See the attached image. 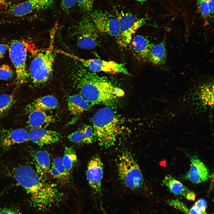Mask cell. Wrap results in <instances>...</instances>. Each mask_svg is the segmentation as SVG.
Returning a JSON list of instances; mask_svg holds the SVG:
<instances>
[{
    "label": "cell",
    "mask_w": 214,
    "mask_h": 214,
    "mask_svg": "<svg viewBox=\"0 0 214 214\" xmlns=\"http://www.w3.org/2000/svg\"><path fill=\"white\" fill-rule=\"evenodd\" d=\"M13 174L15 180L29 195L34 207L45 210L62 199V195L56 186L44 180L31 167L21 166L15 169Z\"/></svg>",
    "instance_id": "6da1fadb"
},
{
    "label": "cell",
    "mask_w": 214,
    "mask_h": 214,
    "mask_svg": "<svg viewBox=\"0 0 214 214\" xmlns=\"http://www.w3.org/2000/svg\"><path fill=\"white\" fill-rule=\"evenodd\" d=\"M80 78L78 86L80 94L91 106L109 105L124 95V91L114 86L109 80L95 73L87 72Z\"/></svg>",
    "instance_id": "7a4b0ae2"
},
{
    "label": "cell",
    "mask_w": 214,
    "mask_h": 214,
    "mask_svg": "<svg viewBox=\"0 0 214 214\" xmlns=\"http://www.w3.org/2000/svg\"><path fill=\"white\" fill-rule=\"evenodd\" d=\"M92 121L99 145L106 148L114 145L121 133L119 120L114 110L108 107L101 108L94 114Z\"/></svg>",
    "instance_id": "3957f363"
},
{
    "label": "cell",
    "mask_w": 214,
    "mask_h": 214,
    "mask_svg": "<svg viewBox=\"0 0 214 214\" xmlns=\"http://www.w3.org/2000/svg\"><path fill=\"white\" fill-rule=\"evenodd\" d=\"M50 35L49 45L45 50L38 53L32 61L29 68V76L32 82L37 85L45 83L52 73L55 59L54 43L56 26Z\"/></svg>",
    "instance_id": "277c9868"
},
{
    "label": "cell",
    "mask_w": 214,
    "mask_h": 214,
    "mask_svg": "<svg viewBox=\"0 0 214 214\" xmlns=\"http://www.w3.org/2000/svg\"><path fill=\"white\" fill-rule=\"evenodd\" d=\"M119 176L124 185L132 190H138L144 184L143 176L138 164L131 153L124 151L118 163Z\"/></svg>",
    "instance_id": "5b68a950"
},
{
    "label": "cell",
    "mask_w": 214,
    "mask_h": 214,
    "mask_svg": "<svg viewBox=\"0 0 214 214\" xmlns=\"http://www.w3.org/2000/svg\"><path fill=\"white\" fill-rule=\"evenodd\" d=\"M9 51L10 58L15 70L16 83L20 84L26 83L28 74L26 64L27 48L25 42L20 40H12Z\"/></svg>",
    "instance_id": "8992f818"
},
{
    "label": "cell",
    "mask_w": 214,
    "mask_h": 214,
    "mask_svg": "<svg viewBox=\"0 0 214 214\" xmlns=\"http://www.w3.org/2000/svg\"><path fill=\"white\" fill-rule=\"evenodd\" d=\"M58 52L80 62L92 72H102L112 74L121 73L131 75L124 63L98 59H83L59 50Z\"/></svg>",
    "instance_id": "52a82bcc"
},
{
    "label": "cell",
    "mask_w": 214,
    "mask_h": 214,
    "mask_svg": "<svg viewBox=\"0 0 214 214\" xmlns=\"http://www.w3.org/2000/svg\"><path fill=\"white\" fill-rule=\"evenodd\" d=\"M119 21L120 36L119 44L126 48L130 44L133 34L145 24L147 18H138L130 13L121 12L117 16Z\"/></svg>",
    "instance_id": "ba28073f"
},
{
    "label": "cell",
    "mask_w": 214,
    "mask_h": 214,
    "mask_svg": "<svg viewBox=\"0 0 214 214\" xmlns=\"http://www.w3.org/2000/svg\"><path fill=\"white\" fill-rule=\"evenodd\" d=\"M91 18L98 32L114 37L118 43L120 30L117 17L106 11L96 10L91 13Z\"/></svg>",
    "instance_id": "9c48e42d"
},
{
    "label": "cell",
    "mask_w": 214,
    "mask_h": 214,
    "mask_svg": "<svg viewBox=\"0 0 214 214\" xmlns=\"http://www.w3.org/2000/svg\"><path fill=\"white\" fill-rule=\"evenodd\" d=\"M77 31V44L79 48L92 49L97 46L98 31L91 18L83 17L79 23Z\"/></svg>",
    "instance_id": "30bf717a"
},
{
    "label": "cell",
    "mask_w": 214,
    "mask_h": 214,
    "mask_svg": "<svg viewBox=\"0 0 214 214\" xmlns=\"http://www.w3.org/2000/svg\"><path fill=\"white\" fill-rule=\"evenodd\" d=\"M103 165L100 157L96 155L88 163L86 177L91 188L96 193H101L103 175Z\"/></svg>",
    "instance_id": "8fae6325"
},
{
    "label": "cell",
    "mask_w": 214,
    "mask_h": 214,
    "mask_svg": "<svg viewBox=\"0 0 214 214\" xmlns=\"http://www.w3.org/2000/svg\"><path fill=\"white\" fill-rule=\"evenodd\" d=\"M54 0H26L12 7L10 12L12 15L21 17L35 11L45 10L51 7Z\"/></svg>",
    "instance_id": "7c38bea8"
},
{
    "label": "cell",
    "mask_w": 214,
    "mask_h": 214,
    "mask_svg": "<svg viewBox=\"0 0 214 214\" xmlns=\"http://www.w3.org/2000/svg\"><path fill=\"white\" fill-rule=\"evenodd\" d=\"M190 160V168L185 178L192 183L197 184L208 180L211 175L206 166L195 155L191 156Z\"/></svg>",
    "instance_id": "4fadbf2b"
},
{
    "label": "cell",
    "mask_w": 214,
    "mask_h": 214,
    "mask_svg": "<svg viewBox=\"0 0 214 214\" xmlns=\"http://www.w3.org/2000/svg\"><path fill=\"white\" fill-rule=\"evenodd\" d=\"M29 140L28 133L22 128L0 130V147L4 149Z\"/></svg>",
    "instance_id": "5bb4252c"
},
{
    "label": "cell",
    "mask_w": 214,
    "mask_h": 214,
    "mask_svg": "<svg viewBox=\"0 0 214 214\" xmlns=\"http://www.w3.org/2000/svg\"><path fill=\"white\" fill-rule=\"evenodd\" d=\"M28 133L29 140L40 147L55 143L61 137L59 133L43 128H31Z\"/></svg>",
    "instance_id": "9a60e30c"
},
{
    "label": "cell",
    "mask_w": 214,
    "mask_h": 214,
    "mask_svg": "<svg viewBox=\"0 0 214 214\" xmlns=\"http://www.w3.org/2000/svg\"><path fill=\"white\" fill-rule=\"evenodd\" d=\"M162 184L175 195L183 197L190 201H194L196 198V195L193 192L169 174L164 177Z\"/></svg>",
    "instance_id": "2e32d148"
},
{
    "label": "cell",
    "mask_w": 214,
    "mask_h": 214,
    "mask_svg": "<svg viewBox=\"0 0 214 214\" xmlns=\"http://www.w3.org/2000/svg\"><path fill=\"white\" fill-rule=\"evenodd\" d=\"M131 48L133 54L139 61L145 62L148 61L150 50L153 44L145 37L137 35L132 38Z\"/></svg>",
    "instance_id": "e0dca14e"
},
{
    "label": "cell",
    "mask_w": 214,
    "mask_h": 214,
    "mask_svg": "<svg viewBox=\"0 0 214 214\" xmlns=\"http://www.w3.org/2000/svg\"><path fill=\"white\" fill-rule=\"evenodd\" d=\"M167 202L169 205L185 214H211L206 212L207 203L203 199L197 200L190 209L188 208L183 202L178 199H171L169 200Z\"/></svg>",
    "instance_id": "ac0fdd59"
},
{
    "label": "cell",
    "mask_w": 214,
    "mask_h": 214,
    "mask_svg": "<svg viewBox=\"0 0 214 214\" xmlns=\"http://www.w3.org/2000/svg\"><path fill=\"white\" fill-rule=\"evenodd\" d=\"M58 106L56 98L52 95H46L35 100L27 106L25 110L30 112L34 110L45 111L54 109Z\"/></svg>",
    "instance_id": "d6986e66"
},
{
    "label": "cell",
    "mask_w": 214,
    "mask_h": 214,
    "mask_svg": "<svg viewBox=\"0 0 214 214\" xmlns=\"http://www.w3.org/2000/svg\"><path fill=\"white\" fill-rule=\"evenodd\" d=\"M29 113L28 123L31 128H45L55 121L54 117L45 111L34 110Z\"/></svg>",
    "instance_id": "ffe728a7"
},
{
    "label": "cell",
    "mask_w": 214,
    "mask_h": 214,
    "mask_svg": "<svg viewBox=\"0 0 214 214\" xmlns=\"http://www.w3.org/2000/svg\"><path fill=\"white\" fill-rule=\"evenodd\" d=\"M68 139L70 142L77 144H89L96 139L93 128L88 125H85L70 134Z\"/></svg>",
    "instance_id": "44dd1931"
},
{
    "label": "cell",
    "mask_w": 214,
    "mask_h": 214,
    "mask_svg": "<svg viewBox=\"0 0 214 214\" xmlns=\"http://www.w3.org/2000/svg\"><path fill=\"white\" fill-rule=\"evenodd\" d=\"M67 103L69 111L72 114L76 116L90 109L91 106L80 94L70 96Z\"/></svg>",
    "instance_id": "7402d4cb"
},
{
    "label": "cell",
    "mask_w": 214,
    "mask_h": 214,
    "mask_svg": "<svg viewBox=\"0 0 214 214\" xmlns=\"http://www.w3.org/2000/svg\"><path fill=\"white\" fill-rule=\"evenodd\" d=\"M166 52L164 41L156 44H153L150 50L148 61L155 65L164 64L166 60Z\"/></svg>",
    "instance_id": "603a6c76"
},
{
    "label": "cell",
    "mask_w": 214,
    "mask_h": 214,
    "mask_svg": "<svg viewBox=\"0 0 214 214\" xmlns=\"http://www.w3.org/2000/svg\"><path fill=\"white\" fill-rule=\"evenodd\" d=\"M33 157L41 174L48 173L50 170L51 162L48 152L45 150H39L34 153Z\"/></svg>",
    "instance_id": "cb8c5ba5"
},
{
    "label": "cell",
    "mask_w": 214,
    "mask_h": 214,
    "mask_svg": "<svg viewBox=\"0 0 214 214\" xmlns=\"http://www.w3.org/2000/svg\"><path fill=\"white\" fill-rule=\"evenodd\" d=\"M77 160V155L73 148L68 147H65L62 160L65 168L69 173Z\"/></svg>",
    "instance_id": "d4e9b609"
},
{
    "label": "cell",
    "mask_w": 214,
    "mask_h": 214,
    "mask_svg": "<svg viewBox=\"0 0 214 214\" xmlns=\"http://www.w3.org/2000/svg\"><path fill=\"white\" fill-rule=\"evenodd\" d=\"M198 8L200 14L205 19L213 15L214 0H197Z\"/></svg>",
    "instance_id": "484cf974"
},
{
    "label": "cell",
    "mask_w": 214,
    "mask_h": 214,
    "mask_svg": "<svg viewBox=\"0 0 214 214\" xmlns=\"http://www.w3.org/2000/svg\"><path fill=\"white\" fill-rule=\"evenodd\" d=\"M14 95L3 94L0 95V118L6 114L14 103Z\"/></svg>",
    "instance_id": "4316f807"
},
{
    "label": "cell",
    "mask_w": 214,
    "mask_h": 214,
    "mask_svg": "<svg viewBox=\"0 0 214 214\" xmlns=\"http://www.w3.org/2000/svg\"><path fill=\"white\" fill-rule=\"evenodd\" d=\"M52 164L62 177L65 181L68 180L70 173L64 166L62 162V158L60 157H56L54 159Z\"/></svg>",
    "instance_id": "83f0119b"
},
{
    "label": "cell",
    "mask_w": 214,
    "mask_h": 214,
    "mask_svg": "<svg viewBox=\"0 0 214 214\" xmlns=\"http://www.w3.org/2000/svg\"><path fill=\"white\" fill-rule=\"evenodd\" d=\"M14 72L8 64H3L0 66V79L7 80L13 76Z\"/></svg>",
    "instance_id": "f1b7e54d"
},
{
    "label": "cell",
    "mask_w": 214,
    "mask_h": 214,
    "mask_svg": "<svg viewBox=\"0 0 214 214\" xmlns=\"http://www.w3.org/2000/svg\"><path fill=\"white\" fill-rule=\"evenodd\" d=\"M95 0H78L77 3L80 9L86 13L92 12Z\"/></svg>",
    "instance_id": "f546056e"
},
{
    "label": "cell",
    "mask_w": 214,
    "mask_h": 214,
    "mask_svg": "<svg viewBox=\"0 0 214 214\" xmlns=\"http://www.w3.org/2000/svg\"><path fill=\"white\" fill-rule=\"evenodd\" d=\"M78 0H60L61 8L67 11L72 8L77 3Z\"/></svg>",
    "instance_id": "4dcf8cb0"
},
{
    "label": "cell",
    "mask_w": 214,
    "mask_h": 214,
    "mask_svg": "<svg viewBox=\"0 0 214 214\" xmlns=\"http://www.w3.org/2000/svg\"><path fill=\"white\" fill-rule=\"evenodd\" d=\"M50 171L53 177L61 181H65L62 177L58 171L52 164L50 169Z\"/></svg>",
    "instance_id": "1f68e13d"
},
{
    "label": "cell",
    "mask_w": 214,
    "mask_h": 214,
    "mask_svg": "<svg viewBox=\"0 0 214 214\" xmlns=\"http://www.w3.org/2000/svg\"><path fill=\"white\" fill-rule=\"evenodd\" d=\"M0 214H21L16 210L12 209L4 208L0 210Z\"/></svg>",
    "instance_id": "d6a6232c"
},
{
    "label": "cell",
    "mask_w": 214,
    "mask_h": 214,
    "mask_svg": "<svg viewBox=\"0 0 214 214\" xmlns=\"http://www.w3.org/2000/svg\"><path fill=\"white\" fill-rule=\"evenodd\" d=\"M7 48V46L6 45L0 43V59L4 57Z\"/></svg>",
    "instance_id": "836d02e7"
},
{
    "label": "cell",
    "mask_w": 214,
    "mask_h": 214,
    "mask_svg": "<svg viewBox=\"0 0 214 214\" xmlns=\"http://www.w3.org/2000/svg\"><path fill=\"white\" fill-rule=\"evenodd\" d=\"M6 0H0V10L4 7L6 4Z\"/></svg>",
    "instance_id": "e575fe53"
},
{
    "label": "cell",
    "mask_w": 214,
    "mask_h": 214,
    "mask_svg": "<svg viewBox=\"0 0 214 214\" xmlns=\"http://www.w3.org/2000/svg\"><path fill=\"white\" fill-rule=\"evenodd\" d=\"M137 1H138L140 2H144L146 1H147L148 0H136Z\"/></svg>",
    "instance_id": "d590c367"
}]
</instances>
